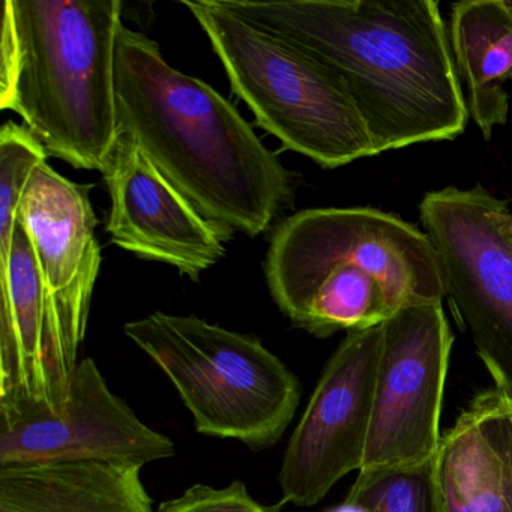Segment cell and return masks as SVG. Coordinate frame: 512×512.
Wrapping results in <instances>:
<instances>
[{
	"instance_id": "obj_1",
	"label": "cell",
	"mask_w": 512,
	"mask_h": 512,
	"mask_svg": "<svg viewBox=\"0 0 512 512\" xmlns=\"http://www.w3.org/2000/svg\"><path fill=\"white\" fill-rule=\"evenodd\" d=\"M223 4L331 68L355 101L377 155L466 131L469 112L434 0Z\"/></svg>"
},
{
	"instance_id": "obj_2",
	"label": "cell",
	"mask_w": 512,
	"mask_h": 512,
	"mask_svg": "<svg viewBox=\"0 0 512 512\" xmlns=\"http://www.w3.org/2000/svg\"><path fill=\"white\" fill-rule=\"evenodd\" d=\"M115 83L121 136L136 142L230 238L266 232L289 208L292 173L236 107L208 83L173 68L158 43L124 23Z\"/></svg>"
},
{
	"instance_id": "obj_3",
	"label": "cell",
	"mask_w": 512,
	"mask_h": 512,
	"mask_svg": "<svg viewBox=\"0 0 512 512\" xmlns=\"http://www.w3.org/2000/svg\"><path fill=\"white\" fill-rule=\"evenodd\" d=\"M265 272L281 313L317 338L376 328L446 296L430 236L374 208L296 212L272 235Z\"/></svg>"
},
{
	"instance_id": "obj_4",
	"label": "cell",
	"mask_w": 512,
	"mask_h": 512,
	"mask_svg": "<svg viewBox=\"0 0 512 512\" xmlns=\"http://www.w3.org/2000/svg\"><path fill=\"white\" fill-rule=\"evenodd\" d=\"M118 0H5L0 109L49 154L103 173L121 139L116 100Z\"/></svg>"
},
{
	"instance_id": "obj_5",
	"label": "cell",
	"mask_w": 512,
	"mask_h": 512,
	"mask_svg": "<svg viewBox=\"0 0 512 512\" xmlns=\"http://www.w3.org/2000/svg\"><path fill=\"white\" fill-rule=\"evenodd\" d=\"M256 124L284 149L337 169L376 157L343 80L293 41L248 22L223 0H184Z\"/></svg>"
},
{
	"instance_id": "obj_6",
	"label": "cell",
	"mask_w": 512,
	"mask_h": 512,
	"mask_svg": "<svg viewBox=\"0 0 512 512\" xmlns=\"http://www.w3.org/2000/svg\"><path fill=\"white\" fill-rule=\"evenodd\" d=\"M124 334L169 377L197 433L262 451L298 412L301 380L254 335L163 311L125 323Z\"/></svg>"
},
{
	"instance_id": "obj_7",
	"label": "cell",
	"mask_w": 512,
	"mask_h": 512,
	"mask_svg": "<svg viewBox=\"0 0 512 512\" xmlns=\"http://www.w3.org/2000/svg\"><path fill=\"white\" fill-rule=\"evenodd\" d=\"M419 217L439 254L446 296L494 385L512 394V212L478 185L425 194Z\"/></svg>"
},
{
	"instance_id": "obj_8",
	"label": "cell",
	"mask_w": 512,
	"mask_h": 512,
	"mask_svg": "<svg viewBox=\"0 0 512 512\" xmlns=\"http://www.w3.org/2000/svg\"><path fill=\"white\" fill-rule=\"evenodd\" d=\"M452 344L439 301L403 308L382 323L370 433L349 493L436 460Z\"/></svg>"
},
{
	"instance_id": "obj_9",
	"label": "cell",
	"mask_w": 512,
	"mask_h": 512,
	"mask_svg": "<svg viewBox=\"0 0 512 512\" xmlns=\"http://www.w3.org/2000/svg\"><path fill=\"white\" fill-rule=\"evenodd\" d=\"M175 454L173 440L110 389L92 358L77 365L61 409L0 400V467L100 461L143 469Z\"/></svg>"
},
{
	"instance_id": "obj_10",
	"label": "cell",
	"mask_w": 512,
	"mask_h": 512,
	"mask_svg": "<svg viewBox=\"0 0 512 512\" xmlns=\"http://www.w3.org/2000/svg\"><path fill=\"white\" fill-rule=\"evenodd\" d=\"M382 325L347 332L326 362L278 472L284 503L310 508L364 461Z\"/></svg>"
},
{
	"instance_id": "obj_11",
	"label": "cell",
	"mask_w": 512,
	"mask_h": 512,
	"mask_svg": "<svg viewBox=\"0 0 512 512\" xmlns=\"http://www.w3.org/2000/svg\"><path fill=\"white\" fill-rule=\"evenodd\" d=\"M103 175L112 200L107 235L113 244L191 280L223 259L230 236L206 220L136 142L121 136Z\"/></svg>"
},
{
	"instance_id": "obj_12",
	"label": "cell",
	"mask_w": 512,
	"mask_h": 512,
	"mask_svg": "<svg viewBox=\"0 0 512 512\" xmlns=\"http://www.w3.org/2000/svg\"><path fill=\"white\" fill-rule=\"evenodd\" d=\"M91 185L41 164L23 194L20 226L28 233L68 352L79 359L101 268Z\"/></svg>"
},
{
	"instance_id": "obj_13",
	"label": "cell",
	"mask_w": 512,
	"mask_h": 512,
	"mask_svg": "<svg viewBox=\"0 0 512 512\" xmlns=\"http://www.w3.org/2000/svg\"><path fill=\"white\" fill-rule=\"evenodd\" d=\"M436 467L445 512H512L511 392H478L442 434Z\"/></svg>"
},
{
	"instance_id": "obj_14",
	"label": "cell",
	"mask_w": 512,
	"mask_h": 512,
	"mask_svg": "<svg viewBox=\"0 0 512 512\" xmlns=\"http://www.w3.org/2000/svg\"><path fill=\"white\" fill-rule=\"evenodd\" d=\"M0 512H154L142 467L100 461L0 467Z\"/></svg>"
},
{
	"instance_id": "obj_15",
	"label": "cell",
	"mask_w": 512,
	"mask_h": 512,
	"mask_svg": "<svg viewBox=\"0 0 512 512\" xmlns=\"http://www.w3.org/2000/svg\"><path fill=\"white\" fill-rule=\"evenodd\" d=\"M452 58L467 112L485 140L505 125L512 71V11L506 0H463L452 5Z\"/></svg>"
},
{
	"instance_id": "obj_16",
	"label": "cell",
	"mask_w": 512,
	"mask_h": 512,
	"mask_svg": "<svg viewBox=\"0 0 512 512\" xmlns=\"http://www.w3.org/2000/svg\"><path fill=\"white\" fill-rule=\"evenodd\" d=\"M47 158L49 152L25 125L10 121L0 130V259L10 253L26 187Z\"/></svg>"
},
{
	"instance_id": "obj_17",
	"label": "cell",
	"mask_w": 512,
	"mask_h": 512,
	"mask_svg": "<svg viewBox=\"0 0 512 512\" xmlns=\"http://www.w3.org/2000/svg\"><path fill=\"white\" fill-rule=\"evenodd\" d=\"M346 499L361 500L373 512H445L436 460L379 479L364 490L347 494Z\"/></svg>"
},
{
	"instance_id": "obj_18",
	"label": "cell",
	"mask_w": 512,
	"mask_h": 512,
	"mask_svg": "<svg viewBox=\"0 0 512 512\" xmlns=\"http://www.w3.org/2000/svg\"><path fill=\"white\" fill-rule=\"evenodd\" d=\"M157 512H280L277 506L254 499L242 481L224 487L194 484L175 499L166 500Z\"/></svg>"
},
{
	"instance_id": "obj_19",
	"label": "cell",
	"mask_w": 512,
	"mask_h": 512,
	"mask_svg": "<svg viewBox=\"0 0 512 512\" xmlns=\"http://www.w3.org/2000/svg\"><path fill=\"white\" fill-rule=\"evenodd\" d=\"M506 4H508V7L511 8L512 11V0H506Z\"/></svg>"
},
{
	"instance_id": "obj_20",
	"label": "cell",
	"mask_w": 512,
	"mask_h": 512,
	"mask_svg": "<svg viewBox=\"0 0 512 512\" xmlns=\"http://www.w3.org/2000/svg\"><path fill=\"white\" fill-rule=\"evenodd\" d=\"M509 80H512V71L511 74H509Z\"/></svg>"
}]
</instances>
